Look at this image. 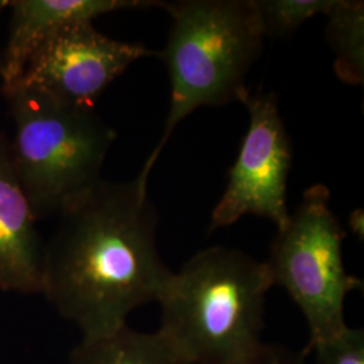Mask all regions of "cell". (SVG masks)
<instances>
[{
	"label": "cell",
	"mask_w": 364,
	"mask_h": 364,
	"mask_svg": "<svg viewBox=\"0 0 364 364\" xmlns=\"http://www.w3.org/2000/svg\"><path fill=\"white\" fill-rule=\"evenodd\" d=\"M11 4V0H0V15L6 9H9ZM0 73H1V53H0Z\"/></svg>",
	"instance_id": "cell-16"
},
{
	"label": "cell",
	"mask_w": 364,
	"mask_h": 364,
	"mask_svg": "<svg viewBox=\"0 0 364 364\" xmlns=\"http://www.w3.org/2000/svg\"><path fill=\"white\" fill-rule=\"evenodd\" d=\"M266 262L237 248L198 251L171 273L158 302V331L185 364H248L262 341Z\"/></svg>",
	"instance_id": "cell-2"
},
{
	"label": "cell",
	"mask_w": 364,
	"mask_h": 364,
	"mask_svg": "<svg viewBox=\"0 0 364 364\" xmlns=\"http://www.w3.org/2000/svg\"><path fill=\"white\" fill-rule=\"evenodd\" d=\"M69 364H185L159 333L127 326L114 332L82 338L69 355Z\"/></svg>",
	"instance_id": "cell-10"
},
{
	"label": "cell",
	"mask_w": 364,
	"mask_h": 364,
	"mask_svg": "<svg viewBox=\"0 0 364 364\" xmlns=\"http://www.w3.org/2000/svg\"><path fill=\"white\" fill-rule=\"evenodd\" d=\"M242 103L250 115L247 132L225 191L212 210L210 232L246 215L266 218L278 230L290 215L287 180L293 153L277 96L273 92H248Z\"/></svg>",
	"instance_id": "cell-6"
},
{
	"label": "cell",
	"mask_w": 364,
	"mask_h": 364,
	"mask_svg": "<svg viewBox=\"0 0 364 364\" xmlns=\"http://www.w3.org/2000/svg\"><path fill=\"white\" fill-rule=\"evenodd\" d=\"M150 55L158 53L141 43L111 38L93 23L77 25L45 42L16 82L60 105L95 109L96 102L119 76Z\"/></svg>",
	"instance_id": "cell-7"
},
{
	"label": "cell",
	"mask_w": 364,
	"mask_h": 364,
	"mask_svg": "<svg viewBox=\"0 0 364 364\" xmlns=\"http://www.w3.org/2000/svg\"><path fill=\"white\" fill-rule=\"evenodd\" d=\"M146 0H11L10 33L1 53V87L22 77L39 48L66 28L93 23L105 14L158 6Z\"/></svg>",
	"instance_id": "cell-8"
},
{
	"label": "cell",
	"mask_w": 364,
	"mask_h": 364,
	"mask_svg": "<svg viewBox=\"0 0 364 364\" xmlns=\"http://www.w3.org/2000/svg\"><path fill=\"white\" fill-rule=\"evenodd\" d=\"M42 254L37 219L14 170L10 139L0 131V289L39 293Z\"/></svg>",
	"instance_id": "cell-9"
},
{
	"label": "cell",
	"mask_w": 364,
	"mask_h": 364,
	"mask_svg": "<svg viewBox=\"0 0 364 364\" xmlns=\"http://www.w3.org/2000/svg\"><path fill=\"white\" fill-rule=\"evenodd\" d=\"M333 3L335 0H254L264 38L291 37L309 19L329 13Z\"/></svg>",
	"instance_id": "cell-12"
},
{
	"label": "cell",
	"mask_w": 364,
	"mask_h": 364,
	"mask_svg": "<svg viewBox=\"0 0 364 364\" xmlns=\"http://www.w3.org/2000/svg\"><path fill=\"white\" fill-rule=\"evenodd\" d=\"M248 364H306L305 355L290 351L278 344H264Z\"/></svg>",
	"instance_id": "cell-14"
},
{
	"label": "cell",
	"mask_w": 364,
	"mask_h": 364,
	"mask_svg": "<svg viewBox=\"0 0 364 364\" xmlns=\"http://www.w3.org/2000/svg\"><path fill=\"white\" fill-rule=\"evenodd\" d=\"M344 237L329 189L316 183L304 192L270 246L266 264L273 285L284 287L304 314L311 332L308 348L347 328L344 301L362 285L344 267Z\"/></svg>",
	"instance_id": "cell-5"
},
{
	"label": "cell",
	"mask_w": 364,
	"mask_h": 364,
	"mask_svg": "<svg viewBox=\"0 0 364 364\" xmlns=\"http://www.w3.org/2000/svg\"><path fill=\"white\" fill-rule=\"evenodd\" d=\"M350 230L358 237H360V240H363L364 236V213L363 209H355L350 215Z\"/></svg>",
	"instance_id": "cell-15"
},
{
	"label": "cell",
	"mask_w": 364,
	"mask_h": 364,
	"mask_svg": "<svg viewBox=\"0 0 364 364\" xmlns=\"http://www.w3.org/2000/svg\"><path fill=\"white\" fill-rule=\"evenodd\" d=\"M1 92L15 127L14 170L33 215L37 221L58 215L102 178L117 131L95 109L60 105L21 82Z\"/></svg>",
	"instance_id": "cell-4"
},
{
	"label": "cell",
	"mask_w": 364,
	"mask_h": 364,
	"mask_svg": "<svg viewBox=\"0 0 364 364\" xmlns=\"http://www.w3.org/2000/svg\"><path fill=\"white\" fill-rule=\"evenodd\" d=\"M326 41L335 54V72L350 85L364 81V4L359 0H335L326 14Z\"/></svg>",
	"instance_id": "cell-11"
},
{
	"label": "cell",
	"mask_w": 364,
	"mask_h": 364,
	"mask_svg": "<svg viewBox=\"0 0 364 364\" xmlns=\"http://www.w3.org/2000/svg\"><path fill=\"white\" fill-rule=\"evenodd\" d=\"M314 352L316 364H364V331L346 328L302 352Z\"/></svg>",
	"instance_id": "cell-13"
},
{
	"label": "cell",
	"mask_w": 364,
	"mask_h": 364,
	"mask_svg": "<svg viewBox=\"0 0 364 364\" xmlns=\"http://www.w3.org/2000/svg\"><path fill=\"white\" fill-rule=\"evenodd\" d=\"M57 216L43 245L39 293L82 338L127 326L132 311L158 301L171 272L156 248L147 183L100 178Z\"/></svg>",
	"instance_id": "cell-1"
},
{
	"label": "cell",
	"mask_w": 364,
	"mask_h": 364,
	"mask_svg": "<svg viewBox=\"0 0 364 364\" xmlns=\"http://www.w3.org/2000/svg\"><path fill=\"white\" fill-rule=\"evenodd\" d=\"M159 6L171 18L162 50L170 107L161 139L136 176L144 183L181 120L201 107L242 102L264 39L254 0H181Z\"/></svg>",
	"instance_id": "cell-3"
}]
</instances>
